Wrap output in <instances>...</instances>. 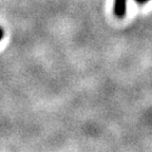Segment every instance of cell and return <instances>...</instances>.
I'll use <instances>...</instances> for the list:
<instances>
[{"label":"cell","mask_w":152,"mask_h":152,"mask_svg":"<svg viewBox=\"0 0 152 152\" xmlns=\"http://www.w3.org/2000/svg\"><path fill=\"white\" fill-rule=\"evenodd\" d=\"M137 4H146L147 2H149L150 0H134Z\"/></svg>","instance_id":"3"},{"label":"cell","mask_w":152,"mask_h":152,"mask_svg":"<svg viewBox=\"0 0 152 152\" xmlns=\"http://www.w3.org/2000/svg\"><path fill=\"white\" fill-rule=\"evenodd\" d=\"M3 38H4V30H3V28L0 26V42L2 41Z\"/></svg>","instance_id":"2"},{"label":"cell","mask_w":152,"mask_h":152,"mask_svg":"<svg viewBox=\"0 0 152 152\" xmlns=\"http://www.w3.org/2000/svg\"><path fill=\"white\" fill-rule=\"evenodd\" d=\"M128 0H114L113 12L117 18H124L127 14Z\"/></svg>","instance_id":"1"}]
</instances>
